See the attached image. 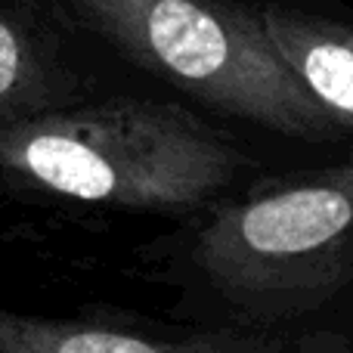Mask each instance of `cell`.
<instances>
[{"instance_id": "1", "label": "cell", "mask_w": 353, "mask_h": 353, "mask_svg": "<svg viewBox=\"0 0 353 353\" xmlns=\"http://www.w3.org/2000/svg\"><path fill=\"white\" fill-rule=\"evenodd\" d=\"M251 161L189 109L118 97L0 128V176L25 192L97 208L192 214Z\"/></svg>"}, {"instance_id": "2", "label": "cell", "mask_w": 353, "mask_h": 353, "mask_svg": "<svg viewBox=\"0 0 353 353\" xmlns=\"http://www.w3.org/2000/svg\"><path fill=\"white\" fill-rule=\"evenodd\" d=\"M65 16L124 59L232 118L298 140H335L338 121L282 62L242 0H62Z\"/></svg>"}, {"instance_id": "3", "label": "cell", "mask_w": 353, "mask_h": 353, "mask_svg": "<svg viewBox=\"0 0 353 353\" xmlns=\"http://www.w3.org/2000/svg\"><path fill=\"white\" fill-rule=\"evenodd\" d=\"M192 261L236 325L282 329L353 282V165L254 189L199 230Z\"/></svg>"}, {"instance_id": "4", "label": "cell", "mask_w": 353, "mask_h": 353, "mask_svg": "<svg viewBox=\"0 0 353 353\" xmlns=\"http://www.w3.org/2000/svg\"><path fill=\"white\" fill-rule=\"evenodd\" d=\"M0 353H353L338 332L232 329L192 338H149L78 319H47L0 307Z\"/></svg>"}, {"instance_id": "5", "label": "cell", "mask_w": 353, "mask_h": 353, "mask_svg": "<svg viewBox=\"0 0 353 353\" xmlns=\"http://www.w3.org/2000/svg\"><path fill=\"white\" fill-rule=\"evenodd\" d=\"M267 37L276 53L310 97L338 121L341 130H353V28L310 12L257 3Z\"/></svg>"}, {"instance_id": "6", "label": "cell", "mask_w": 353, "mask_h": 353, "mask_svg": "<svg viewBox=\"0 0 353 353\" xmlns=\"http://www.w3.org/2000/svg\"><path fill=\"white\" fill-rule=\"evenodd\" d=\"M81 103V84L34 22L0 10V128Z\"/></svg>"}, {"instance_id": "7", "label": "cell", "mask_w": 353, "mask_h": 353, "mask_svg": "<svg viewBox=\"0 0 353 353\" xmlns=\"http://www.w3.org/2000/svg\"><path fill=\"white\" fill-rule=\"evenodd\" d=\"M25 10H31V16H62L65 6L62 0H22Z\"/></svg>"}]
</instances>
